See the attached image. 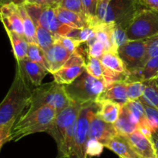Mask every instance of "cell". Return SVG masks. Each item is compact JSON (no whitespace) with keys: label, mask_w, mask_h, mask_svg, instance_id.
<instances>
[{"label":"cell","mask_w":158,"mask_h":158,"mask_svg":"<svg viewBox=\"0 0 158 158\" xmlns=\"http://www.w3.org/2000/svg\"><path fill=\"white\" fill-rule=\"evenodd\" d=\"M19 67L6 97L0 103V127L12 125L28 108L32 100L33 88Z\"/></svg>","instance_id":"1"},{"label":"cell","mask_w":158,"mask_h":158,"mask_svg":"<svg viewBox=\"0 0 158 158\" xmlns=\"http://www.w3.org/2000/svg\"><path fill=\"white\" fill-rule=\"evenodd\" d=\"M56 114L55 108L50 105H44L29 112H26L14 124L11 141L16 142L35 133H48L52 127Z\"/></svg>","instance_id":"2"},{"label":"cell","mask_w":158,"mask_h":158,"mask_svg":"<svg viewBox=\"0 0 158 158\" xmlns=\"http://www.w3.org/2000/svg\"><path fill=\"white\" fill-rule=\"evenodd\" d=\"M141 6L139 0H111L110 2L98 0L96 16L100 21L120 25L127 29Z\"/></svg>","instance_id":"3"},{"label":"cell","mask_w":158,"mask_h":158,"mask_svg":"<svg viewBox=\"0 0 158 158\" xmlns=\"http://www.w3.org/2000/svg\"><path fill=\"white\" fill-rule=\"evenodd\" d=\"M71 102L64 85L53 81L34 88L31 103L26 112H29L44 105H50L59 113L67 107Z\"/></svg>","instance_id":"4"},{"label":"cell","mask_w":158,"mask_h":158,"mask_svg":"<svg viewBox=\"0 0 158 158\" xmlns=\"http://www.w3.org/2000/svg\"><path fill=\"white\" fill-rule=\"evenodd\" d=\"M64 86L70 100L81 105L97 102L106 88L103 81L93 77L86 71H83L72 83Z\"/></svg>","instance_id":"5"},{"label":"cell","mask_w":158,"mask_h":158,"mask_svg":"<svg viewBox=\"0 0 158 158\" xmlns=\"http://www.w3.org/2000/svg\"><path fill=\"white\" fill-rule=\"evenodd\" d=\"M129 40H144L158 36V10L140 9L127 28Z\"/></svg>","instance_id":"6"},{"label":"cell","mask_w":158,"mask_h":158,"mask_svg":"<svg viewBox=\"0 0 158 158\" xmlns=\"http://www.w3.org/2000/svg\"><path fill=\"white\" fill-rule=\"evenodd\" d=\"M35 25L46 28L59 36H68L74 28L63 24L57 18L56 7L36 4H23Z\"/></svg>","instance_id":"7"},{"label":"cell","mask_w":158,"mask_h":158,"mask_svg":"<svg viewBox=\"0 0 158 158\" xmlns=\"http://www.w3.org/2000/svg\"><path fill=\"white\" fill-rule=\"evenodd\" d=\"M148 45V38L129 40L119 47L117 54L131 74L140 69L144 65Z\"/></svg>","instance_id":"8"},{"label":"cell","mask_w":158,"mask_h":158,"mask_svg":"<svg viewBox=\"0 0 158 158\" xmlns=\"http://www.w3.org/2000/svg\"><path fill=\"white\" fill-rule=\"evenodd\" d=\"M96 103V102H95ZM95 103L82 108L77 120L74 144L69 158H86V145L89 140V116Z\"/></svg>","instance_id":"9"},{"label":"cell","mask_w":158,"mask_h":158,"mask_svg":"<svg viewBox=\"0 0 158 158\" xmlns=\"http://www.w3.org/2000/svg\"><path fill=\"white\" fill-rule=\"evenodd\" d=\"M86 105H81L71 102L67 107L57 113L52 127L48 133L54 138L58 147L63 142L67 129L77 120L80 111Z\"/></svg>","instance_id":"10"},{"label":"cell","mask_w":158,"mask_h":158,"mask_svg":"<svg viewBox=\"0 0 158 158\" xmlns=\"http://www.w3.org/2000/svg\"><path fill=\"white\" fill-rule=\"evenodd\" d=\"M86 71V60L78 50L71 54L63 67L52 74L54 81L60 85H69Z\"/></svg>","instance_id":"11"},{"label":"cell","mask_w":158,"mask_h":158,"mask_svg":"<svg viewBox=\"0 0 158 158\" xmlns=\"http://www.w3.org/2000/svg\"><path fill=\"white\" fill-rule=\"evenodd\" d=\"M98 104L96 102L89 116V139H94L101 143L103 146L112 137L118 134L114 124L109 123L96 115Z\"/></svg>","instance_id":"12"},{"label":"cell","mask_w":158,"mask_h":158,"mask_svg":"<svg viewBox=\"0 0 158 158\" xmlns=\"http://www.w3.org/2000/svg\"><path fill=\"white\" fill-rule=\"evenodd\" d=\"M0 21L4 26L6 30L12 31L25 38L23 20L19 9V5L9 3L1 6Z\"/></svg>","instance_id":"13"},{"label":"cell","mask_w":158,"mask_h":158,"mask_svg":"<svg viewBox=\"0 0 158 158\" xmlns=\"http://www.w3.org/2000/svg\"><path fill=\"white\" fill-rule=\"evenodd\" d=\"M126 136L134 151L141 158L154 157L157 156L152 141L138 129Z\"/></svg>","instance_id":"14"},{"label":"cell","mask_w":158,"mask_h":158,"mask_svg":"<svg viewBox=\"0 0 158 158\" xmlns=\"http://www.w3.org/2000/svg\"><path fill=\"white\" fill-rule=\"evenodd\" d=\"M44 52L49 66V71L52 74L60 70L72 54L58 42H56Z\"/></svg>","instance_id":"15"},{"label":"cell","mask_w":158,"mask_h":158,"mask_svg":"<svg viewBox=\"0 0 158 158\" xmlns=\"http://www.w3.org/2000/svg\"><path fill=\"white\" fill-rule=\"evenodd\" d=\"M16 62L17 66L21 68L28 80L35 87L41 85L43 78L48 73H49L44 67L40 64L32 61L27 57Z\"/></svg>","instance_id":"16"},{"label":"cell","mask_w":158,"mask_h":158,"mask_svg":"<svg viewBox=\"0 0 158 158\" xmlns=\"http://www.w3.org/2000/svg\"><path fill=\"white\" fill-rule=\"evenodd\" d=\"M104 100L111 101L120 105H125L129 101L127 95V81H116L106 86L97 102Z\"/></svg>","instance_id":"17"},{"label":"cell","mask_w":158,"mask_h":158,"mask_svg":"<svg viewBox=\"0 0 158 158\" xmlns=\"http://www.w3.org/2000/svg\"><path fill=\"white\" fill-rule=\"evenodd\" d=\"M104 147L112 150L120 158H141L132 148L127 136L119 133L111 138Z\"/></svg>","instance_id":"18"},{"label":"cell","mask_w":158,"mask_h":158,"mask_svg":"<svg viewBox=\"0 0 158 158\" xmlns=\"http://www.w3.org/2000/svg\"><path fill=\"white\" fill-rule=\"evenodd\" d=\"M97 103L98 104V108L96 111V115L105 122L115 123L120 116L122 105L107 100L101 101Z\"/></svg>","instance_id":"19"},{"label":"cell","mask_w":158,"mask_h":158,"mask_svg":"<svg viewBox=\"0 0 158 158\" xmlns=\"http://www.w3.org/2000/svg\"><path fill=\"white\" fill-rule=\"evenodd\" d=\"M125 106L127 108L128 112H129L130 116H131L134 122L138 126V129L141 128V127H145V128L152 129L149 119L147 117L143 104L140 100H129L125 104Z\"/></svg>","instance_id":"20"},{"label":"cell","mask_w":158,"mask_h":158,"mask_svg":"<svg viewBox=\"0 0 158 158\" xmlns=\"http://www.w3.org/2000/svg\"><path fill=\"white\" fill-rule=\"evenodd\" d=\"M56 14L59 21L63 24L67 25L74 29H82L86 26L85 19L73 11L57 6Z\"/></svg>","instance_id":"21"},{"label":"cell","mask_w":158,"mask_h":158,"mask_svg":"<svg viewBox=\"0 0 158 158\" xmlns=\"http://www.w3.org/2000/svg\"><path fill=\"white\" fill-rule=\"evenodd\" d=\"M158 76V56L152 57L146 62L143 68L131 74V81L140 80L147 81Z\"/></svg>","instance_id":"22"},{"label":"cell","mask_w":158,"mask_h":158,"mask_svg":"<svg viewBox=\"0 0 158 158\" xmlns=\"http://www.w3.org/2000/svg\"><path fill=\"white\" fill-rule=\"evenodd\" d=\"M114 125L117 133L123 136H127L138 129L137 125L130 116L125 105H122L118 119Z\"/></svg>","instance_id":"23"},{"label":"cell","mask_w":158,"mask_h":158,"mask_svg":"<svg viewBox=\"0 0 158 158\" xmlns=\"http://www.w3.org/2000/svg\"><path fill=\"white\" fill-rule=\"evenodd\" d=\"M100 60L103 64V66L114 72L124 74H131L127 71L124 63L121 60L118 54L111 52V51H106L101 56Z\"/></svg>","instance_id":"24"},{"label":"cell","mask_w":158,"mask_h":158,"mask_svg":"<svg viewBox=\"0 0 158 158\" xmlns=\"http://www.w3.org/2000/svg\"><path fill=\"white\" fill-rule=\"evenodd\" d=\"M7 35L10 40L12 45V51H13L14 57L16 61L21 60L26 57L28 48V42L23 37H21L19 34L12 32V31L6 30Z\"/></svg>","instance_id":"25"},{"label":"cell","mask_w":158,"mask_h":158,"mask_svg":"<svg viewBox=\"0 0 158 158\" xmlns=\"http://www.w3.org/2000/svg\"><path fill=\"white\" fill-rule=\"evenodd\" d=\"M20 14H21L22 20H23V31H24V37L28 43H37L36 33H35V25L33 20H32L29 14L28 13L26 7L23 4L19 5Z\"/></svg>","instance_id":"26"},{"label":"cell","mask_w":158,"mask_h":158,"mask_svg":"<svg viewBox=\"0 0 158 158\" xmlns=\"http://www.w3.org/2000/svg\"><path fill=\"white\" fill-rule=\"evenodd\" d=\"M37 43L44 51L47 50L51 46L56 42L57 35L46 28L35 25Z\"/></svg>","instance_id":"27"},{"label":"cell","mask_w":158,"mask_h":158,"mask_svg":"<svg viewBox=\"0 0 158 158\" xmlns=\"http://www.w3.org/2000/svg\"><path fill=\"white\" fill-rule=\"evenodd\" d=\"M145 90L143 95L139 100L146 102L158 110V87L154 80L144 81Z\"/></svg>","instance_id":"28"},{"label":"cell","mask_w":158,"mask_h":158,"mask_svg":"<svg viewBox=\"0 0 158 158\" xmlns=\"http://www.w3.org/2000/svg\"><path fill=\"white\" fill-rule=\"evenodd\" d=\"M26 57L32 61L40 64L46 69L49 71L47 60H46L45 52L40 46L38 43H28L27 54Z\"/></svg>","instance_id":"29"},{"label":"cell","mask_w":158,"mask_h":158,"mask_svg":"<svg viewBox=\"0 0 158 158\" xmlns=\"http://www.w3.org/2000/svg\"><path fill=\"white\" fill-rule=\"evenodd\" d=\"M145 83L140 80H132L127 82V95L128 100H139L144 94Z\"/></svg>","instance_id":"30"},{"label":"cell","mask_w":158,"mask_h":158,"mask_svg":"<svg viewBox=\"0 0 158 158\" xmlns=\"http://www.w3.org/2000/svg\"><path fill=\"white\" fill-rule=\"evenodd\" d=\"M114 52L117 54V51L120 46L129 41L127 34V29L120 25H114L111 35Z\"/></svg>","instance_id":"31"},{"label":"cell","mask_w":158,"mask_h":158,"mask_svg":"<svg viewBox=\"0 0 158 158\" xmlns=\"http://www.w3.org/2000/svg\"><path fill=\"white\" fill-rule=\"evenodd\" d=\"M88 56L100 59L101 56L106 52L104 45L96 37L87 42Z\"/></svg>","instance_id":"32"},{"label":"cell","mask_w":158,"mask_h":158,"mask_svg":"<svg viewBox=\"0 0 158 158\" xmlns=\"http://www.w3.org/2000/svg\"><path fill=\"white\" fill-rule=\"evenodd\" d=\"M58 6L64 8L68 10L73 11V12L81 15L86 20L82 0H61Z\"/></svg>","instance_id":"33"},{"label":"cell","mask_w":158,"mask_h":158,"mask_svg":"<svg viewBox=\"0 0 158 158\" xmlns=\"http://www.w3.org/2000/svg\"><path fill=\"white\" fill-rule=\"evenodd\" d=\"M56 42L63 45L67 50H69L71 54L77 50L80 47L81 42L78 40L73 38V37H67V36H59L57 35Z\"/></svg>","instance_id":"34"},{"label":"cell","mask_w":158,"mask_h":158,"mask_svg":"<svg viewBox=\"0 0 158 158\" xmlns=\"http://www.w3.org/2000/svg\"><path fill=\"white\" fill-rule=\"evenodd\" d=\"M82 2L86 16V23L87 25V23L96 17L98 0H82Z\"/></svg>","instance_id":"35"},{"label":"cell","mask_w":158,"mask_h":158,"mask_svg":"<svg viewBox=\"0 0 158 158\" xmlns=\"http://www.w3.org/2000/svg\"><path fill=\"white\" fill-rule=\"evenodd\" d=\"M140 102L143 104L147 117L149 119L153 131L158 132V110L151 105L147 104L146 102H142V101Z\"/></svg>","instance_id":"36"},{"label":"cell","mask_w":158,"mask_h":158,"mask_svg":"<svg viewBox=\"0 0 158 158\" xmlns=\"http://www.w3.org/2000/svg\"><path fill=\"white\" fill-rule=\"evenodd\" d=\"M104 146L99 141L89 139L86 145V155L90 156H99L102 153Z\"/></svg>","instance_id":"37"},{"label":"cell","mask_w":158,"mask_h":158,"mask_svg":"<svg viewBox=\"0 0 158 158\" xmlns=\"http://www.w3.org/2000/svg\"><path fill=\"white\" fill-rule=\"evenodd\" d=\"M156 56H158V36L148 38V45L146 57H145V64L148 60L156 57Z\"/></svg>","instance_id":"38"},{"label":"cell","mask_w":158,"mask_h":158,"mask_svg":"<svg viewBox=\"0 0 158 158\" xmlns=\"http://www.w3.org/2000/svg\"><path fill=\"white\" fill-rule=\"evenodd\" d=\"M12 125L0 127V150L5 143L11 141Z\"/></svg>","instance_id":"39"},{"label":"cell","mask_w":158,"mask_h":158,"mask_svg":"<svg viewBox=\"0 0 158 158\" xmlns=\"http://www.w3.org/2000/svg\"><path fill=\"white\" fill-rule=\"evenodd\" d=\"M140 4L145 8L158 10V0H139Z\"/></svg>","instance_id":"40"},{"label":"cell","mask_w":158,"mask_h":158,"mask_svg":"<svg viewBox=\"0 0 158 158\" xmlns=\"http://www.w3.org/2000/svg\"><path fill=\"white\" fill-rule=\"evenodd\" d=\"M26 3L40 5V6H50L56 7L53 5L52 0H24V4Z\"/></svg>","instance_id":"41"},{"label":"cell","mask_w":158,"mask_h":158,"mask_svg":"<svg viewBox=\"0 0 158 158\" xmlns=\"http://www.w3.org/2000/svg\"><path fill=\"white\" fill-rule=\"evenodd\" d=\"M9 3H15L16 5L24 4V0H0V7Z\"/></svg>","instance_id":"42"},{"label":"cell","mask_w":158,"mask_h":158,"mask_svg":"<svg viewBox=\"0 0 158 158\" xmlns=\"http://www.w3.org/2000/svg\"><path fill=\"white\" fill-rule=\"evenodd\" d=\"M151 141H152L153 144H154L155 150L158 151V132H153L152 136H151Z\"/></svg>","instance_id":"43"},{"label":"cell","mask_w":158,"mask_h":158,"mask_svg":"<svg viewBox=\"0 0 158 158\" xmlns=\"http://www.w3.org/2000/svg\"><path fill=\"white\" fill-rule=\"evenodd\" d=\"M61 1V0H52V2H53V5L56 6V7H57V6H59V4H60V2Z\"/></svg>","instance_id":"44"},{"label":"cell","mask_w":158,"mask_h":158,"mask_svg":"<svg viewBox=\"0 0 158 158\" xmlns=\"http://www.w3.org/2000/svg\"><path fill=\"white\" fill-rule=\"evenodd\" d=\"M154 81H155V83H156V85H157V87H158V76L157 77H155V78L154 79Z\"/></svg>","instance_id":"45"},{"label":"cell","mask_w":158,"mask_h":158,"mask_svg":"<svg viewBox=\"0 0 158 158\" xmlns=\"http://www.w3.org/2000/svg\"><path fill=\"white\" fill-rule=\"evenodd\" d=\"M100 1H103V2H110L111 0H100Z\"/></svg>","instance_id":"46"},{"label":"cell","mask_w":158,"mask_h":158,"mask_svg":"<svg viewBox=\"0 0 158 158\" xmlns=\"http://www.w3.org/2000/svg\"><path fill=\"white\" fill-rule=\"evenodd\" d=\"M156 154H157V156L158 158V151H157V150H156Z\"/></svg>","instance_id":"47"},{"label":"cell","mask_w":158,"mask_h":158,"mask_svg":"<svg viewBox=\"0 0 158 158\" xmlns=\"http://www.w3.org/2000/svg\"><path fill=\"white\" fill-rule=\"evenodd\" d=\"M149 158H157V156H154V157H149Z\"/></svg>","instance_id":"48"}]
</instances>
